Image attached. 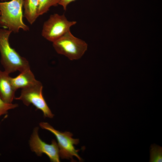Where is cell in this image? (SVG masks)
<instances>
[{
	"label": "cell",
	"mask_w": 162,
	"mask_h": 162,
	"mask_svg": "<svg viewBox=\"0 0 162 162\" xmlns=\"http://www.w3.org/2000/svg\"><path fill=\"white\" fill-rule=\"evenodd\" d=\"M38 0H24V16L31 24H32L38 16L37 10Z\"/></svg>",
	"instance_id": "30bf717a"
},
{
	"label": "cell",
	"mask_w": 162,
	"mask_h": 162,
	"mask_svg": "<svg viewBox=\"0 0 162 162\" xmlns=\"http://www.w3.org/2000/svg\"><path fill=\"white\" fill-rule=\"evenodd\" d=\"M9 74L0 70V97L5 102L11 103L14 99L16 90L13 87Z\"/></svg>",
	"instance_id": "ba28073f"
},
{
	"label": "cell",
	"mask_w": 162,
	"mask_h": 162,
	"mask_svg": "<svg viewBox=\"0 0 162 162\" xmlns=\"http://www.w3.org/2000/svg\"><path fill=\"white\" fill-rule=\"evenodd\" d=\"M38 129V127L34 128L30 138L29 145L32 151L39 156H41L43 154H46L51 162H60L58 143L54 140H52L51 144L43 141L39 137Z\"/></svg>",
	"instance_id": "52a82bcc"
},
{
	"label": "cell",
	"mask_w": 162,
	"mask_h": 162,
	"mask_svg": "<svg viewBox=\"0 0 162 162\" xmlns=\"http://www.w3.org/2000/svg\"><path fill=\"white\" fill-rule=\"evenodd\" d=\"M76 23L75 21H68L64 14H54L44 23L42 35L53 42L70 30V27Z\"/></svg>",
	"instance_id": "8992f818"
},
{
	"label": "cell",
	"mask_w": 162,
	"mask_h": 162,
	"mask_svg": "<svg viewBox=\"0 0 162 162\" xmlns=\"http://www.w3.org/2000/svg\"><path fill=\"white\" fill-rule=\"evenodd\" d=\"M12 84L16 91L30 86L36 82L37 80L30 70L29 69L21 72L15 77H11Z\"/></svg>",
	"instance_id": "9c48e42d"
},
{
	"label": "cell",
	"mask_w": 162,
	"mask_h": 162,
	"mask_svg": "<svg viewBox=\"0 0 162 162\" xmlns=\"http://www.w3.org/2000/svg\"><path fill=\"white\" fill-rule=\"evenodd\" d=\"M39 125L42 128L50 131L55 136L58 141L59 156L62 159H70L73 161V157L75 156L80 161L82 160L78 154L79 150L76 149L74 146V145L79 143V140L73 138L71 133L59 131L47 122H41Z\"/></svg>",
	"instance_id": "5b68a950"
},
{
	"label": "cell",
	"mask_w": 162,
	"mask_h": 162,
	"mask_svg": "<svg viewBox=\"0 0 162 162\" xmlns=\"http://www.w3.org/2000/svg\"><path fill=\"white\" fill-rule=\"evenodd\" d=\"M52 43L57 53L65 56L71 60L80 58L88 47L85 41L74 36L70 30Z\"/></svg>",
	"instance_id": "3957f363"
},
{
	"label": "cell",
	"mask_w": 162,
	"mask_h": 162,
	"mask_svg": "<svg viewBox=\"0 0 162 162\" xmlns=\"http://www.w3.org/2000/svg\"><path fill=\"white\" fill-rule=\"evenodd\" d=\"M61 0H38L37 14L39 16L46 13L50 8L56 6Z\"/></svg>",
	"instance_id": "8fae6325"
},
{
	"label": "cell",
	"mask_w": 162,
	"mask_h": 162,
	"mask_svg": "<svg viewBox=\"0 0 162 162\" xmlns=\"http://www.w3.org/2000/svg\"><path fill=\"white\" fill-rule=\"evenodd\" d=\"M23 2L24 0L0 2V26L15 33L19 32L20 29L29 30V27L23 20Z\"/></svg>",
	"instance_id": "7a4b0ae2"
},
{
	"label": "cell",
	"mask_w": 162,
	"mask_h": 162,
	"mask_svg": "<svg viewBox=\"0 0 162 162\" xmlns=\"http://www.w3.org/2000/svg\"><path fill=\"white\" fill-rule=\"evenodd\" d=\"M2 1H7V0H1Z\"/></svg>",
	"instance_id": "9a60e30c"
},
{
	"label": "cell",
	"mask_w": 162,
	"mask_h": 162,
	"mask_svg": "<svg viewBox=\"0 0 162 162\" xmlns=\"http://www.w3.org/2000/svg\"><path fill=\"white\" fill-rule=\"evenodd\" d=\"M75 0H61L58 4L62 5L64 9L65 10L67 5L71 2L75 1Z\"/></svg>",
	"instance_id": "5bb4252c"
},
{
	"label": "cell",
	"mask_w": 162,
	"mask_h": 162,
	"mask_svg": "<svg viewBox=\"0 0 162 162\" xmlns=\"http://www.w3.org/2000/svg\"><path fill=\"white\" fill-rule=\"evenodd\" d=\"M18 106L17 104L8 103L4 101L0 97V117L6 114L9 110Z\"/></svg>",
	"instance_id": "4fadbf2b"
},
{
	"label": "cell",
	"mask_w": 162,
	"mask_h": 162,
	"mask_svg": "<svg viewBox=\"0 0 162 162\" xmlns=\"http://www.w3.org/2000/svg\"><path fill=\"white\" fill-rule=\"evenodd\" d=\"M12 31L4 29H0V53L1 62L4 70L10 74L19 71L21 72L30 69L29 62L11 47L9 38Z\"/></svg>",
	"instance_id": "6da1fadb"
},
{
	"label": "cell",
	"mask_w": 162,
	"mask_h": 162,
	"mask_svg": "<svg viewBox=\"0 0 162 162\" xmlns=\"http://www.w3.org/2000/svg\"><path fill=\"white\" fill-rule=\"evenodd\" d=\"M0 14H1V12H0Z\"/></svg>",
	"instance_id": "2e32d148"
},
{
	"label": "cell",
	"mask_w": 162,
	"mask_h": 162,
	"mask_svg": "<svg viewBox=\"0 0 162 162\" xmlns=\"http://www.w3.org/2000/svg\"><path fill=\"white\" fill-rule=\"evenodd\" d=\"M150 159L151 162L162 161V147L156 144L152 145L150 148Z\"/></svg>",
	"instance_id": "7c38bea8"
},
{
	"label": "cell",
	"mask_w": 162,
	"mask_h": 162,
	"mask_svg": "<svg viewBox=\"0 0 162 162\" xmlns=\"http://www.w3.org/2000/svg\"><path fill=\"white\" fill-rule=\"evenodd\" d=\"M43 86L38 81L35 83L22 89L20 96L14 99L20 100L24 104L28 106L32 104L37 110H41L45 117L52 118L54 116L48 106L43 94Z\"/></svg>",
	"instance_id": "277c9868"
}]
</instances>
